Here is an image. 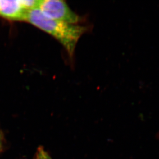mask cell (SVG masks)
<instances>
[{
	"label": "cell",
	"mask_w": 159,
	"mask_h": 159,
	"mask_svg": "<svg viewBox=\"0 0 159 159\" xmlns=\"http://www.w3.org/2000/svg\"><path fill=\"white\" fill-rule=\"evenodd\" d=\"M26 21L56 39L65 48L70 59L73 57L79 39L88 30L84 26L51 19L38 9L29 11Z\"/></svg>",
	"instance_id": "obj_1"
},
{
	"label": "cell",
	"mask_w": 159,
	"mask_h": 159,
	"mask_svg": "<svg viewBox=\"0 0 159 159\" xmlns=\"http://www.w3.org/2000/svg\"><path fill=\"white\" fill-rule=\"evenodd\" d=\"M37 9L44 16L54 20L75 24L83 21V18L62 0H39Z\"/></svg>",
	"instance_id": "obj_2"
},
{
	"label": "cell",
	"mask_w": 159,
	"mask_h": 159,
	"mask_svg": "<svg viewBox=\"0 0 159 159\" xmlns=\"http://www.w3.org/2000/svg\"><path fill=\"white\" fill-rule=\"evenodd\" d=\"M29 11L22 0H0V17L11 21H26Z\"/></svg>",
	"instance_id": "obj_3"
},
{
	"label": "cell",
	"mask_w": 159,
	"mask_h": 159,
	"mask_svg": "<svg viewBox=\"0 0 159 159\" xmlns=\"http://www.w3.org/2000/svg\"><path fill=\"white\" fill-rule=\"evenodd\" d=\"M33 159H52L50 155L45 151L43 147L40 146L38 148Z\"/></svg>",
	"instance_id": "obj_4"
},
{
	"label": "cell",
	"mask_w": 159,
	"mask_h": 159,
	"mask_svg": "<svg viewBox=\"0 0 159 159\" xmlns=\"http://www.w3.org/2000/svg\"><path fill=\"white\" fill-rule=\"evenodd\" d=\"M1 139H0V149H1Z\"/></svg>",
	"instance_id": "obj_5"
}]
</instances>
